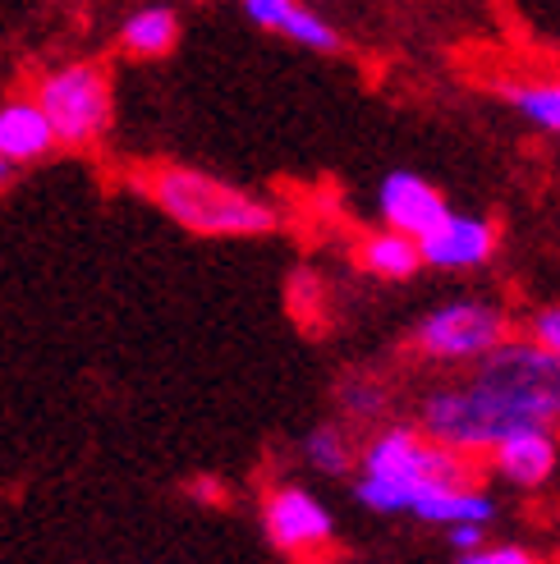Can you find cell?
<instances>
[{"label": "cell", "instance_id": "cell-1", "mask_svg": "<svg viewBox=\"0 0 560 564\" xmlns=\"http://www.w3.org/2000/svg\"><path fill=\"white\" fill-rule=\"evenodd\" d=\"M413 427L469 464L487 459V449L515 432L560 436V358L515 330L464 377L418 394Z\"/></svg>", "mask_w": 560, "mask_h": 564}, {"label": "cell", "instance_id": "cell-2", "mask_svg": "<svg viewBox=\"0 0 560 564\" xmlns=\"http://www.w3.org/2000/svg\"><path fill=\"white\" fill-rule=\"evenodd\" d=\"M460 482H478V464L437 445L413 422H386L358 445L354 500L381 519H413L432 496Z\"/></svg>", "mask_w": 560, "mask_h": 564}, {"label": "cell", "instance_id": "cell-3", "mask_svg": "<svg viewBox=\"0 0 560 564\" xmlns=\"http://www.w3.org/2000/svg\"><path fill=\"white\" fill-rule=\"evenodd\" d=\"M138 188L152 197V207L165 220L203 239H262L280 230L276 203L220 175L193 171V165H157L138 180Z\"/></svg>", "mask_w": 560, "mask_h": 564}, {"label": "cell", "instance_id": "cell-4", "mask_svg": "<svg viewBox=\"0 0 560 564\" xmlns=\"http://www.w3.org/2000/svg\"><path fill=\"white\" fill-rule=\"evenodd\" d=\"M55 133V148H97L110 133L116 120V88H110V74L93 61H69L55 65L37 78V88L28 93Z\"/></svg>", "mask_w": 560, "mask_h": 564}, {"label": "cell", "instance_id": "cell-5", "mask_svg": "<svg viewBox=\"0 0 560 564\" xmlns=\"http://www.w3.org/2000/svg\"><path fill=\"white\" fill-rule=\"evenodd\" d=\"M510 335L515 322L496 299H451L432 307L428 317H418V326L409 330V354L428 368L464 372Z\"/></svg>", "mask_w": 560, "mask_h": 564}, {"label": "cell", "instance_id": "cell-6", "mask_svg": "<svg viewBox=\"0 0 560 564\" xmlns=\"http://www.w3.org/2000/svg\"><path fill=\"white\" fill-rule=\"evenodd\" d=\"M262 532L267 542L290 560H317L335 546L331 505L303 482H280L262 496Z\"/></svg>", "mask_w": 560, "mask_h": 564}, {"label": "cell", "instance_id": "cell-7", "mask_svg": "<svg viewBox=\"0 0 560 564\" xmlns=\"http://www.w3.org/2000/svg\"><path fill=\"white\" fill-rule=\"evenodd\" d=\"M500 248V230L492 216L478 212H445L432 230L418 239V258L432 271H478L496 258Z\"/></svg>", "mask_w": 560, "mask_h": 564}, {"label": "cell", "instance_id": "cell-8", "mask_svg": "<svg viewBox=\"0 0 560 564\" xmlns=\"http://www.w3.org/2000/svg\"><path fill=\"white\" fill-rule=\"evenodd\" d=\"M445 212H451V203H445L441 188L432 180H423L418 171H390L377 184V220L386 225V230L423 239Z\"/></svg>", "mask_w": 560, "mask_h": 564}, {"label": "cell", "instance_id": "cell-9", "mask_svg": "<svg viewBox=\"0 0 560 564\" xmlns=\"http://www.w3.org/2000/svg\"><path fill=\"white\" fill-rule=\"evenodd\" d=\"M492 477H500L515 491H538L551 482V473L560 464V436L556 432H515L506 441H496L487 449Z\"/></svg>", "mask_w": 560, "mask_h": 564}, {"label": "cell", "instance_id": "cell-10", "mask_svg": "<svg viewBox=\"0 0 560 564\" xmlns=\"http://www.w3.org/2000/svg\"><path fill=\"white\" fill-rule=\"evenodd\" d=\"M51 152H55V133L33 97H10L0 106V156H6L14 171L51 156Z\"/></svg>", "mask_w": 560, "mask_h": 564}, {"label": "cell", "instance_id": "cell-11", "mask_svg": "<svg viewBox=\"0 0 560 564\" xmlns=\"http://www.w3.org/2000/svg\"><path fill=\"white\" fill-rule=\"evenodd\" d=\"M358 267L377 275V280H413L418 271H423V258H418V239L400 235V230H386V225H377L373 235L358 239Z\"/></svg>", "mask_w": 560, "mask_h": 564}, {"label": "cell", "instance_id": "cell-12", "mask_svg": "<svg viewBox=\"0 0 560 564\" xmlns=\"http://www.w3.org/2000/svg\"><path fill=\"white\" fill-rule=\"evenodd\" d=\"M496 514H500V505H496L492 491H483L478 482H460V487H445L441 496H432L413 519L445 532V528H455V523H483V528H492Z\"/></svg>", "mask_w": 560, "mask_h": 564}, {"label": "cell", "instance_id": "cell-13", "mask_svg": "<svg viewBox=\"0 0 560 564\" xmlns=\"http://www.w3.org/2000/svg\"><path fill=\"white\" fill-rule=\"evenodd\" d=\"M180 42V14L171 6H143L120 23V51L133 61H161Z\"/></svg>", "mask_w": 560, "mask_h": 564}, {"label": "cell", "instance_id": "cell-14", "mask_svg": "<svg viewBox=\"0 0 560 564\" xmlns=\"http://www.w3.org/2000/svg\"><path fill=\"white\" fill-rule=\"evenodd\" d=\"M299 455L303 464L313 468L317 477H345L354 473L358 464V445H354V432L349 422H317V427H308V436L299 441Z\"/></svg>", "mask_w": 560, "mask_h": 564}, {"label": "cell", "instance_id": "cell-15", "mask_svg": "<svg viewBox=\"0 0 560 564\" xmlns=\"http://www.w3.org/2000/svg\"><path fill=\"white\" fill-rule=\"evenodd\" d=\"M500 97L519 120L560 138V78H515L500 88Z\"/></svg>", "mask_w": 560, "mask_h": 564}, {"label": "cell", "instance_id": "cell-16", "mask_svg": "<svg viewBox=\"0 0 560 564\" xmlns=\"http://www.w3.org/2000/svg\"><path fill=\"white\" fill-rule=\"evenodd\" d=\"M335 400H341L349 427H377L390 413V386L377 372H349L335 386Z\"/></svg>", "mask_w": 560, "mask_h": 564}, {"label": "cell", "instance_id": "cell-17", "mask_svg": "<svg viewBox=\"0 0 560 564\" xmlns=\"http://www.w3.org/2000/svg\"><path fill=\"white\" fill-rule=\"evenodd\" d=\"M276 33L286 42H294V46H303V51H322V55L341 51V33H335V23L322 19L313 6H303V0L290 6V14L276 23Z\"/></svg>", "mask_w": 560, "mask_h": 564}, {"label": "cell", "instance_id": "cell-18", "mask_svg": "<svg viewBox=\"0 0 560 564\" xmlns=\"http://www.w3.org/2000/svg\"><path fill=\"white\" fill-rule=\"evenodd\" d=\"M524 335H528V340H538L542 349H551V354L560 358V303L534 307V313H528V322H524Z\"/></svg>", "mask_w": 560, "mask_h": 564}, {"label": "cell", "instance_id": "cell-19", "mask_svg": "<svg viewBox=\"0 0 560 564\" xmlns=\"http://www.w3.org/2000/svg\"><path fill=\"white\" fill-rule=\"evenodd\" d=\"M455 564H538V555L515 542H483L478 551L455 555Z\"/></svg>", "mask_w": 560, "mask_h": 564}, {"label": "cell", "instance_id": "cell-20", "mask_svg": "<svg viewBox=\"0 0 560 564\" xmlns=\"http://www.w3.org/2000/svg\"><path fill=\"white\" fill-rule=\"evenodd\" d=\"M290 6H299V0H244V14L267 33H276V23L290 14Z\"/></svg>", "mask_w": 560, "mask_h": 564}, {"label": "cell", "instance_id": "cell-21", "mask_svg": "<svg viewBox=\"0 0 560 564\" xmlns=\"http://www.w3.org/2000/svg\"><path fill=\"white\" fill-rule=\"evenodd\" d=\"M483 542H492V528H483V523H455V528H445V546H451L455 555L478 551Z\"/></svg>", "mask_w": 560, "mask_h": 564}, {"label": "cell", "instance_id": "cell-22", "mask_svg": "<svg viewBox=\"0 0 560 564\" xmlns=\"http://www.w3.org/2000/svg\"><path fill=\"white\" fill-rule=\"evenodd\" d=\"M189 491H193V500H207V505H216V500H220V487H216V482H207V477H203V482H193Z\"/></svg>", "mask_w": 560, "mask_h": 564}, {"label": "cell", "instance_id": "cell-23", "mask_svg": "<svg viewBox=\"0 0 560 564\" xmlns=\"http://www.w3.org/2000/svg\"><path fill=\"white\" fill-rule=\"evenodd\" d=\"M10 175H14V165H10L6 156H0V188H6V184H10Z\"/></svg>", "mask_w": 560, "mask_h": 564}]
</instances>
